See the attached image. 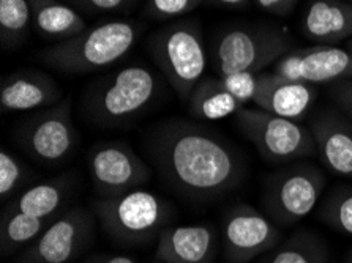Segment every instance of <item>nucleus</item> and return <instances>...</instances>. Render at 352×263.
I'll return each mask as SVG.
<instances>
[{
    "label": "nucleus",
    "mask_w": 352,
    "mask_h": 263,
    "mask_svg": "<svg viewBox=\"0 0 352 263\" xmlns=\"http://www.w3.org/2000/svg\"><path fill=\"white\" fill-rule=\"evenodd\" d=\"M89 174L100 198L142 190L152 179L151 168L124 141L95 144L89 153Z\"/></svg>",
    "instance_id": "nucleus-11"
},
{
    "label": "nucleus",
    "mask_w": 352,
    "mask_h": 263,
    "mask_svg": "<svg viewBox=\"0 0 352 263\" xmlns=\"http://www.w3.org/2000/svg\"><path fill=\"white\" fill-rule=\"evenodd\" d=\"M325 190L324 172L310 163H297L272 174L264 185L263 203L276 225L291 227L316 208Z\"/></svg>",
    "instance_id": "nucleus-8"
},
{
    "label": "nucleus",
    "mask_w": 352,
    "mask_h": 263,
    "mask_svg": "<svg viewBox=\"0 0 352 263\" xmlns=\"http://www.w3.org/2000/svg\"><path fill=\"white\" fill-rule=\"evenodd\" d=\"M316 153L332 174L352 179V122L335 107L319 109L310 122Z\"/></svg>",
    "instance_id": "nucleus-14"
},
{
    "label": "nucleus",
    "mask_w": 352,
    "mask_h": 263,
    "mask_svg": "<svg viewBox=\"0 0 352 263\" xmlns=\"http://www.w3.org/2000/svg\"><path fill=\"white\" fill-rule=\"evenodd\" d=\"M32 24L29 0H0V40L3 49H14L25 40Z\"/></svg>",
    "instance_id": "nucleus-24"
},
{
    "label": "nucleus",
    "mask_w": 352,
    "mask_h": 263,
    "mask_svg": "<svg viewBox=\"0 0 352 263\" xmlns=\"http://www.w3.org/2000/svg\"><path fill=\"white\" fill-rule=\"evenodd\" d=\"M163 82L146 65H128L90 84L82 93V115L100 128H124L157 103Z\"/></svg>",
    "instance_id": "nucleus-2"
},
{
    "label": "nucleus",
    "mask_w": 352,
    "mask_h": 263,
    "mask_svg": "<svg viewBox=\"0 0 352 263\" xmlns=\"http://www.w3.org/2000/svg\"><path fill=\"white\" fill-rule=\"evenodd\" d=\"M62 100V89L56 79L40 69L21 68L5 76L0 84V107L3 114L40 111Z\"/></svg>",
    "instance_id": "nucleus-15"
},
{
    "label": "nucleus",
    "mask_w": 352,
    "mask_h": 263,
    "mask_svg": "<svg viewBox=\"0 0 352 263\" xmlns=\"http://www.w3.org/2000/svg\"><path fill=\"white\" fill-rule=\"evenodd\" d=\"M153 263H163V262H160V260H155Z\"/></svg>",
    "instance_id": "nucleus-36"
},
{
    "label": "nucleus",
    "mask_w": 352,
    "mask_h": 263,
    "mask_svg": "<svg viewBox=\"0 0 352 263\" xmlns=\"http://www.w3.org/2000/svg\"><path fill=\"white\" fill-rule=\"evenodd\" d=\"M319 216L329 227L352 237V187L341 186L330 192Z\"/></svg>",
    "instance_id": "nucleus-25"
},
{
    "label": "nucleus",
    "mask_w": 352,
    "mask_h": 263,
    "mask_svg": "<svg viewBox=\"0 0 352 263\" xmlns=\"http://www.w3.org/2000/svg\"><path fill=\"white\" fill-rule=\"evenodd\" d=\"M220 79L223 85L228 89V92L242 106H247V103L254 100L256 90H258V74L240 71L226 74Z\"/></svg>",
    "instance_id": "nucleus-28"
},
{
    "label": "nucleus",
    "mask_w": 352,
    "mask_h": 263,
    "mask_svg": "<svg viewBox=\"0 0 352 263\" xmlns=\"http://www.w3.org/2000/svg\"><path fill=\"white\" fill-rule=\"evenodd\" d=\"M147 49L179 100L188 101L209 63V47L199 21L186 16L169 21L148 36Z\"/></svg>",
    "instance_id": "nucleus-5"
},
{
    "label": "nucleus",
    "mask_w": 352,
    "mask_h": 263,
    "mask_svg": "<svg viewBox=\"0 0 352 263\" xmlns=\"http://www.w3.org/2000/svg\"><path fill=\"white\" fill-rule=\"evenodd\" d=\"M142 24L131 19H111L95 24L72 38L57 41L38 57L50 68L65 74H89L122 60L141 36Z\"/></svg>",
    "instance_id": "nucleus-3"
},
{
    "label": "nucleus",
    "mask_w": 352,
    "mask_h": 263,
    "mask_svg": "<svg viewBox=\"0 0 352 263\" xmlns=\"http://www.w3.org/2000/svg\"><path fill=\"white\" fill-rule=\"evenodd\" d=\"M236 120L259 157L270 164L292 163L316 153L310 128H305L300 122L247 106L237 111Z\"/></svg>",
    "instance_id": "nucleus-7"
},
{
    "label": "nucleus",
    "mask_w": 352,
    "mask_h": 263,
    "mask_svg": "<svg viewBox=\"0 0 352 263\" xmlns=\"http://www.w3.org/2000/svg\"><path fill=\"white\" fill-rule=\"evenodd\" d=\"M346 49H348L352 54V38L348 41V46H346Z\"/></svg>",
    "instance_id": "nucleus-35"
},
{
    "label": "nucleus",
    "mask_w": 352,
    "mask_h": 263,
    "mask_svg": "<svg viewBox=\"0 0 352 263\" xmlns=\"http://www.w3.org/2000/svg\"><path fill=\"white\" fill-rule=\"evenodd\" d=\"M32 176V172L7 150L0 153V196L2 201H12L23 187L28 186V181Z\"/></svg>",
    "instance_id": "nucleus-26"
},
{
    "label": "nucleus",
    "mask_w": 352,
    "mask_h": 263,
    "mask_svg": "<svg viewBox=\"0 0 352 263\" xmlns=\"http://www.w3.org/2000/svg\"><path fill=\"white\" fill-rule=\"evenodd\" d=\"M217 251L218 237L210 225H175L160 233L155 259L163 263H213Z\"/></svg>",
    "instance_id": "nucleus-17"
},
{
    "label": "nucleus",
    "mask_w": 352,
    "mask_h": 263,
    "mask_svg": "<svg viewBox=\"0 0 352 263\" xmlns=\"http://www.w3.org/2000/svg\"><path fill=\"white\" fill-rule=\"evenodd\" d=\"M74 180L72 175L41 181V183L25 187L23 192L8 202L13 210L28 213L41 219H54L67 210L72 198Z\"/></svg>",
    "instance_id": "nucleus-19"
},
{
    "label": "nucleus",
    "mask_w": 352,
    "mask_h": 263,
    "mask_svg": "<svg viewBox=\"0 0 352 263\" xmlns=\"http://www.w3.org/2000/svg\"><path fill=\"white\" fill-rule=\"evenodd\" d=\"M318 93L316 85L287 79L275 71L259 73L253 103L270 114L298 122L311 111Z\"/></svg>",
    "instance_id": "nucleus-16"
},
{
    "label": "nucleus",
    "mask_w": 352,
    "mask_h": 263,
    "mask_svg": "<svg viewBox=\"0 0 352 263\" xmlns=\"http://www.w3.org/2000/svg\"><path fill=\"white\" fill-rule=\"evenodd\" d=\"M21 148L43 165H60L70 159L79 145V133L73 122L72 100L29 115L16 131Z\"/></svg>",
    "instance_id": "nucleus-9"
},
{
    "label": "nucleus",
    "mask_w": 352,
    "mask_h": 263,
    "mask_svg": "<svg viewBox=\"0 0 352 263\" xmlns=\"http://www.w3.org/2000/svg\"><path fill=\"white\" fill-rule=\"evenodd\" d=\"M82 16H97L108 13H124L133 8L138 0H63Z\"/></svg>",
    "instance_id": "nucleus-29"
},
{
    "label": "nucleus",
    "mask_w": 352,
    "mask_h": 263,
    "mask_svg": "<svg viewBox=\"0 0 352 263\" xmlns=\"http://www.w3.org/2000/svg\"><path fill=\"white\" fill-rule=\"evenodd\" d=\"M92 208L101 229L124 246L147 244L160 237L170 216V207L155 192L136 190L126 194L97 198Z\"/></svg>",
    "instance_id": "nucleus-6"
},
{
    "label": "nucleus",
    "mask_w": 352,
    "mask_h": 263,
    "mask_svg": "<svg viewBox=\"0 0 352 263\" xmlns=\"http://www.w3.org/2000/svg\"><path fill=\"white\" fill-rule=\"evenodd\" d=\"M330 248L321 235L310 229H300L278 243L256 263H329Z\"/></svg>",
    "instance_id": "nucleus-22"
},
{
    "label": "nucleus",
    "mask_w": 352,
    "mask_h": 263,
    "mask_svg": "<svg viewBox=\"0 0 352 263\" xmlns=\"http://www.w3.org/2000/svg\"><path fill=\"white\" fill-rule=\"evenodd\" d=\"M54 219L35 218L28 213L5 207L2 211V222H0V244H2L3 257L28 248L45 232V229Z\"/></svg>",
    "instance_id": "nucleus-23"
},
{
    "label": "nucleus",
    "mask_w": 352,
    "mask_h": 263,
    "mask_svg": "<svg viewBox=\"0 0 352 263\" xmlns=\"http://www.w3.org/2000/svg\"><path fill=\"white\" fill-rule=\"evenodd\" d=\"M254 2L263 12L285 18V16H289L294 12L298 0H254Z\"/></svg>",
    "instance_id": "nucleus-31"
},
{
    "label": "nucleus",
    "mask_w": 352,
    "mask_h": 263,
    "mask_svg": "<svg viewBox=\"0 0 352 263\" xmlns=\"http://www.w3.org/2000/svg\"><path fill=\"white\" fill-rule=\"evenodd\" d=\"M250 2H252V0H206L207 5H213V7H218V8H231V10L245 8Z\"/></svg>",
    "instance_id": "nucleus-33"
},
{
    "label": "nucleus",
    "mask_w": 352,
    "mask_h": 263,
    "mask_svg": "<svg viewBox=\"0 0 352 263\" xmlns=\"http://www.w3.org/2000/svg\"><path fill=\"white\" fill-rule=\"evenodd\" d=\"M87 263H138L136 259L130 255H120V254H100L90 257Z\"/></svg>",
    "instance_id": "nucleus-32"
},
{
    "label": "nucleus",
    "mask_w": 352,
    "mask_h": 263,
    "mask_svg": "<svg viewBox=\"0 0 352 263\" xmlns=\"http://www.w3.org/2000/svg\"><path fill=\"white\" fill-rule=\"evenodd\" d=\"M142 148L166 185L195 202H210L242 183V153L220 131L185 119H164L144 133Z\"/></svg>",
    "instance_id": "nucleus-1"
},
{
    "label": "nucleus",
    "mask_w": 352,
    "mask_h": 263,
    "mask_svg": "<svg viewBox=\"0 0 352 263\" xmlns=\"http://www.w3.org/2000/svg\"><path fill=\"white\" fill-rule=\"evenodd\" d=\"M274 71L298 82L319 85L352 79V54L329 45L292 49L274 65Z\"/></svg>",
    "instance_id": "nucleus-13"
},
{
    "label": "nucleus",
    "mask_w": 352,
    "mask_h": 263,
    "mask_svg": "<svg viewBox=\"0 0 352 263\" xmlns=\"http://www.w3.org/2000/svg\"><path fill=\"white\" fill-rule=\"evenodd\" d=\"M206 3V0H147L144 16L155 21H175Z\"/></svg>",
    "instance_id": "nucleus-27"
},
{
    "label": "nucleus",
    "mask_w": 352,
    "mask_h": 263,
    "mask_svg": "<svg viewBox=\"0 0 352 263\" xmlns=\"http://www.w3.org/2000/svg\"><path fill=\"white\" fill-rule=\"evenodd\" d=\"M329 263H335V262H333V260H330V262H329Z\"/></svg>",
    "instance_id": "nucleus-37"
},
{
    "label": "nucleus",
    "mask_w": 352,
    "mask_h": 263,
    "mask_svg": "<svg viewBox=\"0 0 352 263\" xmlns=\"http://www.w3.org/2000/svg\"><path fill=\"white\" fill-rule=\"evenodd\" d=\"M32 25L43 38L68 40L87 29L84 16L63 0H29Z\"/></svg>",
    "instance_id": "nucleus-20"
},
{
    "label": "nucleus",
    "mask_w": 352,
    "mask_h": 263,
    "mask_svg": "<svg viewBox=\"0 0 352 263\" xmlns=\"http://www.w3.org/2000/svg\"><path fill=\"white\" fill-rule=\"evenodd\" d=\"M300 32L314 45L337 46L352 38V2L310 0L303 8Z\"/></svg>",
    "instance_id": "nucleus-18"
},
{
    "label": "nucleus",
    "mask_w": 352,
    "mask_h": 263,
    "mask_svg": "<svg viewBox=\"0 0 352 263\" xmlns=\"http://www.w3.org/2000/svg\"><path fill=\"white\" fill-rule=\"evenodd\" d=\"M95 218L85 207L67 208L25 248L19 263H70L78 259L95 237Z\"/></svg>",
    "instance_id": "nucleus-10"
},
{
    "label": "nucleus",
    "mask_w": 352,
    "mask_h": 263,
    "mask_svg": "<svg viewBox=\"0 0 352 263\" xmlns=\"http://www.w3.org/2000/svg\"><path fill=\"white\" fill-rule=\"evenodd\" d=\"M207 47L210 67L221 78L240 71L264 73L294 49V40L285 27L242 23L221 27Z\"/></svg>",
    "instance_id": "nucleus-4"
},
{
    "label": "nucleus",
    "mask_w": 352,
    "mask_h": 263,
    "mask_svg": "<svg viewBox=\"0 0 352 263\" xmlns=\"http://www.w3.org/2000/svg\"><path fill=\"white\" fill-rule=\"evenodd\" d=\"M349 2H352V0H349Z\"/></svg>",
    "instance_id": "nucleus-38"
},
{
    "label": "nucleus",
    "mask_w": 352,
    "mask_h": 263,
    "mask_svg": "<svg viewBox=\"0 0 352 263\" xmlns=\"http://www.w3.org/2000/svg\"><path fill=\"white\" fill-rule=\"evenodd\" d=\"M281 241V230L269 216L247 203L229 208L221 222V243L228 263H250Z\"/></svg>",
    "instance_id": "nucleus-12"
},
{
    "label": "nucleus",
    "mask_w": 352,
    "mask_h": 263,
    "mask_svg": "<svg viewBox=\"0 0 352 263\" xmlns=\"http://www.w3.org/2000/svg\"><path fill=\"white\" fill-rule=\"evenodd\" d=\"M329 98L335 109L352 122V79L340 80L329 85Z\"/></svg>",
    "instance_id": "nucleus-30"
},
{
    "label": "nucleus",
    "mask_w": 352,
    "mask_h": 263,
    "mask_svg": "<svg viewBox=\"0 0 352 263\" xmlns=\"http://www.w3.org/2000/svg\"><path fill=\"white\" fill-rule=\"evenodd\" d=\"M343 263H352V252H351V254H348V257H346Z\"/></svg>",
    "instance_id": "nucleus-34"
},
{
    "label": "nucleus",
    "mask_w": 352,
    "mask_h": 263,
    "mask_svg": "<svg viewBox=\"0 0 352 263\" xmlns=\"http://www.w3.org/2000/svg\"><path fill=\"white\" fill-rule=\"evenodd\" d=\"M240 107L243 106L228 92L220 78H202L188 98L190 114L196 120H223L229 115H236Z\"/></svg>",
    "instance_id": "nucleus-21"
}]
</instances>
